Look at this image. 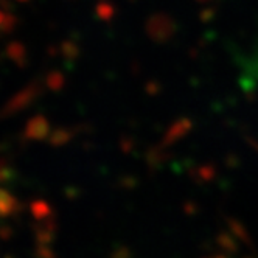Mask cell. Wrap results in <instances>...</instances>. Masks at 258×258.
<instances>
[{"mask_svg":"<svg viewBox=\"0 0 258 258\" xmlns=\"http://www.w3.org/2000/svg\"><path fill=\"white\" fill-rule=\"evenodd\" d=\"M48 133V123L44 117H34L28 121L25 136L33 140H42Z\"/></svg>","mask_w":258,"mask_h":258,"instance_id":"cell-1","label":"cell"},{"mask_svg":"<svg viewBox=\"0 0 258 258\" xmlns=\"http://www.w3.org/2000/svg\"><path fill=\"white\" fill-rule=\"evenodd\" d=\"M19 210V202L5 188H0V218L10 216Z\"/></svg>","mask_w":258,"mask_h":258,"instance_id":"cell-2","label":"cell"},{"mask_svg":"<svg viewBox=\"0 0 258 258\" xmlns=\"http://www.w3.org/2000/svg\"><path fill=\"white\" fill-rule=\"evenodd\" d=\"M30 210L36 219H44L50 215V207L45 201H34L30 206Z\"/></svg>","mask_w":258,"mask_h":258,"instance_id":"cell-3","label":"cell"},{"mask_svg":"<svg viewBox=\"0 0 258 258\" xmlns=\"http://www.w3.org/2000/svg\"><path fill=\"white\" fill-rule=\"evenodd\" d=\"M34 230H36V241H38L41 246H44V244H48L50 241H53V236H51V233L48 232V230H45V229H39V227H34Z\"/></svg>","mask_w":258,"mask_h":258,"instance_id":"cell-4","label":"cell"},{"mask_svg":"<svg viewBox=\"0 0 258 258\" xmlns=\"http://www.w3.org/2000/svg\"><path fill=\"white\" fill-rule=\"evenodd\" d=\"M36 256H38V258H54L53 252L50 249L44 247V246L38 247V250H36Z\"/></svg>","mask_w":258,"mask_h":258,"instance_id":"cell-5","label":"cell"},{"mask_svg":"<svg viewBox=\"0 0 258 258\" xmlns=\"http://www.w3.org/2000/svg\"><path fill=\"white\" fill-rule=\"evenodd\" d=\"M13 236V229L10 226H0V238L10 239Z\"/></svg>","mask_w":258,"mask_h":258,"instance_id":"cell-6","label":"cell"},{"mask_svg":"<svg viewBox=\"0 0 258 258\" xmlns=\"http://www.w3.org/2000/svg\"><path fill=\"white\" fill-rule=\"evenodd\" d=\"M5 258H13V256H10V255H8V256H5Z\"/></svg>","mask_w":258,"mask_h":258,"instance_id":"cell-7","label":"cell"}]
</instances>
